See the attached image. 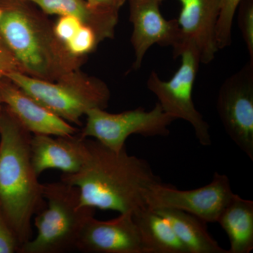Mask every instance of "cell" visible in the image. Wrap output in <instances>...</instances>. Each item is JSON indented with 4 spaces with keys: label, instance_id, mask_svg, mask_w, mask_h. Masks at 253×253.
Returning a JSON list of instances; mask_svg holds the SVG:
<instances>
[{
    "label": "cell",
    "instance_id": "18",
    "mask_svg": "<svg viewBox=\"0 0 253 253\" xmlns=\"http://www.w3.org/2000/svg\"><path fill=\"white\" fill-rule=\"evenodd\" d=\"M154 210V209H153ZM166 218L189 253H229L210 235L206 222L184 211L170 208L154 210Z\"/></svg>",
    "mask_w": 253,
    "mask_h": 253
},
{
    "label": "cell",
    "instance_id": "24",
    "mask_svg": "<svg viewBox=\"0 0 253 253\" xmlns=\"http://www.w3.org/2000/svg\"><path fill=\"white\" fill-rule=\"evenodd\" d=\"M14 72L22 73V71L14 54L0 37V79L6 78Z\"/></svg>",
    "mask_w": 253,
    "mask_h": 253
},
{
    "label": "cell",
    "instance_id": "17",
    "mask_svg": "<svg viewBox=\"0 0 253 253\" xmlns=\"http://www.w3.org/2000/svg\"><path fill=\"white\" fill-rule=\"evenodd\" d=\"M217 223L230 242L229 253H249L253 249V201L234 194Z\"/></svg>",
    "mask_w": 253,
    "mask_h": 253
},
{
    "label": "cell",
    "instance_id": "20",
    "mask_svg": "<svg viewBox=\"0 0 253 253\" xmlns=\"http://www.w3.org/2000/svg\"><path fill=\"white\" fill-rule=\"evenodd\" d=\"M100 42H101L94 30L83 24L64 46L73 56L83 58L92 52Z\"/></svg>",
    "mask_w": 253,
    "mask_h": 253
},
{
    "label": "cell",
    "instance_id": "3",
    "mask_svg": "<svg viewBox=\"0 0 253 253\" xmlns=\"http://www.w3.org/2000/svg\"><path fill=\"white\" fill-rule=\"evenodd\" d=\"M32 134L3 108L0 116V208L21 246L32 239V219L45 206L33 168Z\"/></svg>",
    "mask_w": 253,
    "mask_h": 253
},
{
    "label": "cell",
    "instance_id": "12",
    "mask_svg": "<svg viewBox=\"0 0 253 253\" xmlns=\"http://www.w3.org/2000/svg\"><path fill=\"white\" fill-rule=\"evenodd\" d=\"M76 251L86 253H146L132 212L120 213L111 220L92 216L86 221Z\"/></svg>",
    "mask_w": 253,
    "mask_h": 253
},
{
    "label": "cell",
    "instance_id": "22",
    "mask_svg": "<svg viewBox=\"0 0 253 253\" xmlns=\"http://www.w3.org/2000/svg\"><path fill=\"white\" fill-rule=\"evenodd\" d=\"M21 244L0 208V253L19 252Z\"/></svg>",
    "mask_w": 253,
    "mask_h": 253
},
{
    "label": "cell",
    "instance_id": "15",
    "mask_svg": "<svg viewBox=\"0 0 253 253\" xmlns=\"http://www.w3.org/2000/svg\"><path fill=\"white\" fill-rule=\"evenodd\" d=\"M46 14L73 16L94 30L100 42L114 37L118 13L98 9L86 0H27Z\"/></svg>",
    "mask_w": 253,
    "mask_h": 253
},
{
    "label": "cell",
    "instance_id": "6",
    "mask_svg": "<svg viewBox=\"0 0 253 253\" xmlns=\"http://www.w3.org/2000/svg\"><path fill=\"white\" fill-rule=\"evenodd\" d=\"M179 56L181 65L173 77L163 81L156 71L150 73L147 87L158 99L164 112L174 119H182L194 128L195 134L202 146L212 144L209 125L195 107L192 93L201 60L197 50L191 44L183 46Z\"/></svg>",
    "mask_w": 253,
    "mask_h": 253
},
{
    "label": "cell",
    "instance_id": "2",
    "mask_svg": "<svg viewBox=\"0 0 253 253\" xmlns=\"http://www.w3.org/2000/svg\"><path fill=\"white\" fill-rule=\"evenodd\" d=\"M0 37L23 73L54 82L79 71L83 58L70 54L46 14L27 0H0Z\"/></svg>",
    "mask_w": 253,
    "mask_h": 253
},
{
    "label": "cell",
    "instance_id": "26",
    "mask_svg": "<svg viewBox=\"0 0 253 253\" xmlns=\"http://www.w3.org/2000/svg\"><path fill=\"white\" fill-rule=\"evenodd\" d=\"M3 101L2 98H1V91H0V116H1V113L2 112L3 110Z\"/></svg>",
    "mask_w": 253,
    "mask_h": 253
},
{
    "label": "cell",
    "instance_id": "14",
    "mask_svg": "<svg viewBox=\"0 0 253 253\" xmlns=\"http://www.w3.org/2000/svg\"><path fill=\"white\" fill-rule=\"evenodd\" d=\"M31 154L33 168L38 176L49 169L63 174H76L81 170L87 155L86 139L80 133L72 136L33 134Z\"/></svg>",
    "mask_w": 253,
    "mask_h": 253
},
{
    "label": "cell",
    "instance_id": "1",
    "mask_svg": "<svg viewBox=\"0 0 253 253\" xmlns=\"http://www.w3.org/2000/svg\"><path fill=\"white\" fill-rule=\"evenodd\" d=\"M87 155L81 170L62 174L61 180L79 189L82 206L133 212L146 207V196L162 181L149 163L130 156L126 148L116 152L86 138Z\"/></svg>",
    "mask_w": 253,
    "mask_h": 253
},
{
    "label": "cell",
    "instance_id": "19",
    "mask_svg": "<svg viewBox=\"0 0 253 253\" xmlns=\"http://www.w3.org/2000/svg\"><path fill=\"white\" fill-rule=\"evenodd\" d=\"M242 0H221L216 39L218 49L229 47L232 42V27L238 7Z\"/></svg>",
    "mask_w": 253,
    "mask_h": 253
},
{
    "label": "cell",
    "instance_id": "16",
    "mask_svg": "<svg viewBox=\"0 0 253 253\" xmlns=\"http://www.w3.org/2000/svg\"><path fill=\"white\" fill-rule=\"evenodd\" d=\"M132 217L146 253H189L169 221L151 208L136 210Z\"/></svg>",
    "mask_w": 253,
    "mask_h": 253
},
{
    "label": "cell",
    "instance_id": "7",
    "mask_svg": "<svg viewBox=\"0 0 253 253\" xmlns=\"http://www.w3.org/2000/svg\"><path fill=\"white\" fill-rule=\"evenodd\" d=\"M86 123L80 133L82 137L94 138L100 144L116 152L122 151L131 134L144 136H167L174 118L164 112L159 103L146 111L143 108L120 113L106 112L95 108L85 113Z\"/></svg>",
    "mask_w": 253,
    "mask_h": 253
},
{
    "label": "cell",
    "instance_id": "10",
    "mask_svg": "<svg viewBox=\"0 0 253 253\" xmlns=\"http://www.w3.org/2000/svg\"><path fill=\"white\" fill-rule=\"evenodd\" d=\"M129 20L132 23L131 43L135 55L133 69L139 70L145 54L154 44L172 46L180 43V32L176 19L167 20L160 6L163 0H128Z\"/></svg>",
    "mask_w": 253,
    "mask_h": 253
},
{
    "label": "cell",
    "instance_id": "13",
    "mask_svg": "<svg viewBox=\"0 0 253 253\" xmlns=\"http://www.w3.org/2000/svg\"><path fill=\"white\" fill-rule=\"evenodd\" d=\"M0 91L5 107L31 134L72 136L78 129L46 109L9 80L0 79Z\"/></svg>",
    "mask_w": 253,
    "mask_h": 253
},
{
    "label": "cell",
    "instance_id": "23",
    "mask_svg": "<svg viewBox=\"0 0 253 253\" xmlns=\"http://www.w3.org/2000/svg\"><path fill=\"white\" fill-rule=\"evenodd\" d=\"M83 24L81 20L73 16H59L54 24L55 35L64 45Z\"/></svg>",
    "mask_w": 253,
    "mask_h": 253
},
{
    "label": "cell",
    "instance_id": "27",
    "mask_svg": "<svg viewBox=\"0 0 253 253\" xmlns=\"http://www.w3.org/2000/svg\"><path fill=\"white\" fill-rule=\"evenodd\" d=\"M1 14H2V10L0 8V18H1Z\"/></svg>",
    "mask_w": 253,
    "mask_h": 253
},
{
    "label": "cell",
    "instance_id": "9",
    "mask_svg": "<svg viewBox=\"0 0 253 253\" xmlns=\"http://www.w3.org/2000/svg\"><path fill=\"white\" fill-rule=\"evenodd\" d=\"M234 194L228 176L216 172L211 183L198 189L181 191L163 182L158 184L146 194V204L151 209L179 210L204 222L214 223Z\"/></svg>",
    "mask_w": 253,
    "mask_h": 253
},
{
    "label": "cell",
    "instance_id": "8",
    "mask_svg": "<svg viewBox=\"0 0 253 253\" xmlns=\"http://www.w3.org/2000/svg\"><path fill=\"white\" fill-rule=\"evenodd\" d=\"M217 111L226 134L253 161V61L222 83Z\"/></svg>",
    "mask_w": 253,
    "mask_h": 253
},
{
    "label": "cell",
    "instance_id": "21",
    "mask_svg": "<svg viewBox=\"0 0 253 253\" xmlns=\"http://www.w3.org/2000/svg\"><path fill=\"white\" fill-rule=\"evenodd\" d=\"M238 23L243 39L253 61V0H242L238 7Z\"/></svg>",
    "mask_w": 253,
    "mask_h": 253
},
{
    "label": "cell",
    "instance_id": "4",
    "mask_svg": "<svg viewBox=\"0 0 253 253\" xmlns=\"http://www.w3.org/2000/svg\"><path fill=\"white\" fill-rule=\"evenodd\" d=\"M45 206L34 217L37 235L19 253H63L76 250L83 226L94 208L82 206L79 189L63 181L43 184Z\"/></svg>",
    "mask_w": 253,
    "mask_h": 253
},
{
    "label": "cell",
    "instance_id": "5",
    "mask_svg": "<svg viewBox=\"0 0 253 253\" xmlns=\"http://www.w3.org/2000/svg\"><path fill=\"white\" fill-rule=\"evenodd\" d=\"M6 79L59 117L78 126L81 125V118L88 110L106 109L111 97L104 82L80 70L54 82L21 72L11 73Z\"/></svg>",
    "mask_w": 253,
    "mask_h": 253
},
{
    "label": "cell",
    "instance_id": "11",
    "mask_svg": "<svg viewBox=\"0 0 253 253\" xmlns=\"http://www.w3.org/2000/svg\"><path fill=\"white\" fill-rule=\"evenodd\" d=\"M181 4L179 16L176 18L180 32V43L173 51L174 57L186 44L194 46L201 63L212 62L218 49L216 30L221 0H177Z\"/></svg>",
    "mask_w": 253,
    "mask_h": 253
},
{
    "label": "cell",
    "instance_id": "25",
    "mask_svg": "<svg viewBox=\"0 0 253 253\" xmlns=\"http://www.w3.org/2000/svg\"><path fill=\"white\" fill-rule=\"evenodd\" d=\"M91 6L98 9L118 13L126 0H86Z\"/></svg>",
    "mask_w": 253,
    "mask_h": 253
}]
</instances>
